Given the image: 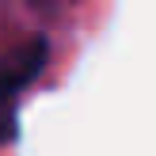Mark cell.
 Returning <instances> with one entry per match:
<instances>
[{"label":"cell","instance_id":"6da1fadb","mask_svg":"<svg viewBox=\"0 0 156 156\" xmlns=\"http://www.w3.org/2000/svg\"><path fill=\"white\" fill-rule=\"evenodd\" d=\"M42 61H46V42L42 38H34V42H27V46H19V50H12V53L0 57V141L12 133L15 95L38 76Z\"/></svg>","mask_w":156,"mask_h":156}]
</instances>
